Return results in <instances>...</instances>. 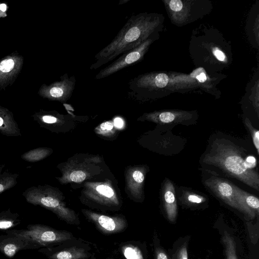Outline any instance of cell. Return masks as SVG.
Returning a JSON list of instances; mask_svg holds the SVG:
<instances>
[{
    "label": "cell",
    "mask_w": 259,
    "mask_h": 259,
    "mask_svg": "<svg viewBox=\"0 0 259 259\" xmlns=\"http://www.w3.org/2000/svg\"><path fill=\"white\" fill-rule=\"evenodd\" d=\"M97 251L95 244L75 237L38 250L48 259H95Z\"/></svg>",
    "instance_id": "cell-4"
},
{
    "label": "cell",
    "mask_w": 259,
    "mask_h": 259,
    "mask_svg": "<svg viewBox=\"0 0 259 259\" xmlns=\"http://www.w3.org/2000/svg\"><path fill=\"white\" fill-rule=\"evenodd\" d=\"M151 39H147L138 47L120 55L115 61L101 69L95 76L96 79L108 77L116 72L139 61L144 56Z\"/></svg>",
    "instance_id": "cell-8"
},
{
    "label": "cell",
    "mask_w": 259,
    "mask_h": 259,
    "mask_svg": "<svg viewBox=\"0 0 259 259\" xmlns=\"http://www.w3.org/2000/svg\"><path fill=\"white\" fill-rule=\"evenodd\" d=\"M6 234L25 237L39 244L41 248L58 245L74 238L68 231L57 230L44 225H29L26 229L6 230Z\"/></svg>",
    "instance_id": "cell-5"
},
{
    "label": "cell",
    "mask_w": 259,
    "mask_h": 259,
    "mask_svg": "<svg viewBox=\"0 0 259 259\" xmlns=\"http://www.w3.org/2000/svg\"><path fill=\"white\" fill-rule=\"evenodd\" d=\"M106 259H123V258H113V257H108Z\"/></svg>",
    "instance_id": "cell-30"
},
{
    "label": "cell",
    "mask_w": 259,
    "mask_h": 259,
    "mask_svg": "<svg viewBox=\"0 0 259 259\" xmlns=\"http://www.w3.org/2000/svg\"><path fill=\"white\" fill-rule=\"evenodd\" d=\"M234 194L238 206L242 208L247 209L248 207L258 210L259 207L258 199L242 190L233 185Z\"/></svg>",
    "instance_id": "cell-12"
},
{
    "label": "cell",
    "mask_w": 259,
    "mask_h": 259,
    "mask_svg": "<svg viewBox=\"0 0 259 259\" xmlns=\"http://www.w3.org/2000/svg\"><path fill=\"white\" fill-rule=\"evenodd\" d=\"M145 174V168L141 166L131 167L125 171L126 189L135 201L143 197Z\"/></svg>",
    "instance_id": "cell-10"
},
{
    "label": "cell",
    "mask_w": 259,
    "mask_h": 259,
    "mask_svg": "<svg viewBox=\"0 0 259 259\" xmlns=\"http://www.w3.org/2000/svg\"><path fill=\"white\" fill-rule=\"evenodd\" d=\"M255 160L253 156L246 157L243 150L229 141L214 143L204 158L206 164L259 191L258 173L254 170Z\"/></svg>",
    "instance_id": "cell-1"
},
{
    "label": "cell",
    "mask_w": 259,
    "mask_h": 259,
    "mask_svg": "<svg viewBox=\"0 0 259 259\" xmlns=\"http://www.w3.org/2000/svg\"><path fill=\"white\" fill-rule=\"evenodd\" d=\"M119 249L124 259H144L142 249L137 242H122Z\"/></svg>",
    "instance_id": "cell-13"
},
{
    "label": "cell",
    "mask_w": 259,
    "mask_h": 259,
    "mask_svg": "<svg viewBox=\"0 0 259 259\" xmlns=\"http://www.w3.org/2000/svg\"><path fill=\"white\" fill-rule=\"evenodd\" d=\"M162 194L168 214L170 216H174L176 212V198L175 188L169 180H167L165 183Z\"/></svg>",
    "instance_id": "cell-14"
},
{
    "label": "cell",
    "mask_w": 259,
    "mask_h": 259,
    "mask_svg": "<svg viewBox=\"0 0 259 259\" xmlns=\"http://www.w3.org/2000/svg\"><path fill=\"white\" fill-rule=\"evenodd\" d=\"M153 23L144 14L132 16L114 39L95 56L90 69H97L147 40Z\"/></svg>",
    "instance_id": "cell-2"
},
{
    "label": "cell",
    "mask_w": 259,
    "mask_h": 259,
    "mask_svg": "<svg viewBox=\"0 0 259 259\" xmlns=\"http://www.w3.org/2000/svg\"><path fill=\"white\" fill-rule=\"evenodd\" d=\"M14 62L12 59H7L0 63V70L3 72L10 71L13 68Z\"/></svg>",
    "instance_id": "cell-18"
},
{
    "label": "cell",
    "mask_w": 259,
    "mask_h": 259,
    "mask_svg": "<svg viewBox=\"0 0 259 259\" xmlns=\"http://www.w3.org/2000/svg\"><path fill=\"white\" fill-rule=\"evenodd\" d=\"M113 123L114 126L117 128H120L122 127V126H123V122L122 119H121L119 117H117L115 118Z\"/></svg>",
    "instance_id": "cell-23"
},
{
    "label": "cell",
    "mask_w": 259,
    "mask_h": 259,
    "mask_svg": "<svg viewBox=\"0 0 259 259\" xmlns=\"http://www.w3.org/2000/svg\"><path fill=\"white\" fill-rule=\"evenodd\" d=\"M86 219L92 223L102 234L110 235L124 232L128 227V222L122 214L109 215L91 210L82 209Z\"/></svg>",
    "instance_id": "cell-7"
},
{
    "label": "cell",
    "mask_w": 259,
    "mask_h": 259,
    "mask_svg": "<svg viewBox=\"0 0 259 259\" xmlns=\"http://www.w3.org/2000/svg\"><path fill=\"white\" fill-rule=\"evenodd\" d=\"M7 6L5 4H2L0 5V10L3 12L6 10Z\"/></svg>",
    "instance_id": "cell-26"
},
{
    "label": "cell",
    "mask_w": 259,
    "mask_h": 259,
    "mask_svg": "<svg viewBox=\"0 0 259 259\" xmlns=\"http://www.w3.org/2000/svg\"><path fill=\"white\" fill-rule=\"evenodd\" d=\"M4 189V187L0 184V192H2Z\"/></svg>",
    "instance_id": "cell-28"
},
{
    "label": "cell",
    "mask_w": 259,
    "mask_h": 259,
    "mask_svg": "<svg viewBox=\"0 0 259 259\" xmlns=\"http://www.w3.org/2000/svg\"><path fill=\"white\" fill-rule=\"evenodd\" d=\"M3 119L0 117V126L3 124Z\"/></svg>",
    "instance_id": "cell-29"
},
{
    "label": "cell",
    "mask_w": 259,
    "mask_h": 259,
    "mask_svg": "<svg viewBox=\"0 0 259 259\" xmlns=\"http://www.w3.org/2000/svg\"><path fill=\"white\" fill-rule=\"evenodd\" d=\"M39 248L41 247L37 243L22 236L8 234L0 235V252L9 257L22 250Z\"/></svg>",
    "instance_id": "cell-9"
},
{
    "label": "cell",
    "mask_w": 259,
    "mask_h": 259,
    "mask_svg": "<svg viewBox=\"0 0 259 259\" xmlns=\"http://www.w3.org/2000/svg\"><path fill=\"white\" fill-rule=\"evenodd\" d=\"M205 184L214 194L227 203L235 207H239L235 197L234 184L215 177L207 180Z\"/></svg>",
    "instance_id": "cell-11"
},
{
    "label": "cell",
    "mask_w": 259,
    "mask_h": 259,
    "mask_svg": "<svg viewBox=\"0 0 259 259\" xmlns=\"http://www.w3.org/2000/svg\"><path fill=\"white\" fill-rule=\"evenodd\" d=\"M196 78L200 82H203L206 80V76L203 72H202L197 75Z\"/></svg>",
    "instance_id": "cell-24"
},
{
    "label": "cell",
    "mask_w": 259,
    "mask_h": 259,
    "mask_svg": "<svg viewBox=\"0 0 259 259\" xmlns=\"http://www.w3.org/2000/svg\"><path fill=\"white\" fill-rule=\"evenodd\" d=\"M170 9L175 12H179L182 9L183 3L180 0H171L169 3Z\"/></svg>",
    "instance_id": "cell-19"
},
{
    "label": "cell",
    "mask_w": 259,
    "mask_h": 259,
    "mask_svg": "<svg viewBox=\"0 0 259 259\" xmlns=\"http://www.w3.org/2000/svg\"><path fill=\"white\" fill-rule=\"evenodd\" d=\"M157 259H167V257L164 253L160 252L157 253Z\"/></svg>",
    "instance_id": "cell-25"
},
{
    "label": "cell",
    "mask_w": 259,
    "mask_h": 259,
    "mask_svg": "<svg viewBox=\"0 0 259 259\" xmlns=\"http://www.w3.org/2000/svg\"><path fill=\"white\" fill-rule=\"evenodd\" d=\"M154 82L156 87L163 88L167 85L168 77L165 73H159L155 77Z\"/></svg>",
    "instance_id": "cell-17"
},
{
    "label": "cell",
    "mask_w": 259,
    "mask_h": 259,
    "mask_svg": "<svg viewBox=\"0 0 259 259\" xmlns=\"http://www.w3.org/2000/svg\"><path fill=\"white\" fill-rule=\"evenodd\" d=\"M214 55L216 58L220 61H224L225 56L223 53L219 50H216L214 51Z\"/></svg>",
    "instance_id": "cell-22"
},
{
    "label": "cell",
    "mask_w": 259,
    "mask_h": 259,
    "mask_svg": "<svg viewBox=\"0 0 259 259\" xmlns=\"http://www.w3.org/2000/svg\"><path fill=\"white\" fill-rule=\"evenodd\" d=\"M245 124L249 131L250 132L252 141L255 148L256 149L257 153L258 154L259 152V131L255 128L250 123L248 119L245 120Z\"/></svg>",
    "instance_id": "cell-16"
},
{
    "label": "cell",
    "mask_w": 259,
    "mask_h": 259,
    "mask_svg": "<svg viewBox=\"0 0 259 259\" xmlns=\"http://www.w3.org/2000/svg\"><path fill=\"white\" fill-rule=\"evenodd\" d=\"M101 158L98 155L78 154L65 162L59 181L63 184L80 183L100 173Z\"/></svg>",
    "instance_id": "cell-3"
},
{
    "label": "cell",
    "mask_w": 259,
    "mask_h": 259,
    "mask_svg": "<svg viewBox=\"0 0 259 259\" xmlns=\"http://www.w3.org/2000/svg\"><path fill=\"white\" fill-rule=\"evenodd\" d=\"M83 194L92 206L99 209L117 210L121 206L119 198L109 181L85 182Z\"/></svg>",
    "instance_id": "cell-6"
},
{
    "label": "cell",
    "mask_w": 259,
    "mask_h": 259,
    "mask_svg": "<svg viewBox=\"0 0 259 259\" xmlns=\"http://www.w3.org/2000/svg\"><path fill=\"white\" fill-rule=\"evenodd\" d=\"M42 120L45 122L48 123H55L57 121V119L56 117L49 115H46L43 116Z\"/></svg>",
    "instance_id": "cell-21"
},
{
    "label": "cell",
    "mask_w": 259,
    "mask_h": 259,
    "mask_svg": "<svg viewBox=\"0 0 259 259\" xmlns=\"http://www.w3.org/2000/svg\"><path fill=\"white\" fill-rule=\"evenodd\" d=\"M187 199L189 202L195 203H200L203 200L202 197L195 194H189Z\"/></svg>",
    "instance_id": "cell-20"
},
{
    "label": "cell",
    "mask_w": 259,
    "mask_h": 259,
    "mask_svg": "<svg viewBox=\"0 0 259 259\" xmlns=\"http://www.w3.org/2000/svg\"><path fill=\"white\" fill-rule=\"evenodd\" d=\"M95 132L103 136H113L115 133L114 123L111 121L104 122L95 128Z\"/></svg>",
    "instance_id": "cell-15"
},
{
    "label": "cell",
    "mask_w": 259,
    "mask_h": 259,
    "mask_svg": "<svg viewBox=\"0 0 259 259\" xmlns=\"http://www.w3.org/2000/svg\"><path fill=\"white\" fill-rule=\"evenodd\" d=\"M182 259H187V251L185 249L183 252V255H182Z\"/></svg>",
    "instance_id": "cell-27"
}]
</instances>
